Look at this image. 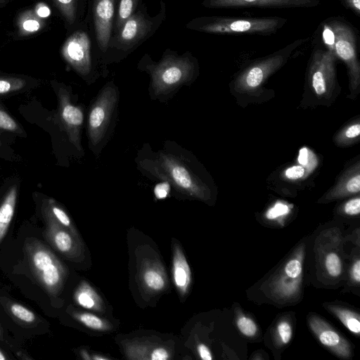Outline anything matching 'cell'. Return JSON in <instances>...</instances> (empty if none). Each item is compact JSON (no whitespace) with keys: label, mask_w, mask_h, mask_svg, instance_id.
<instances>
[{"label":"cell","mask_w":360,"mask_h":360,"mask_svg":"<svg viewBox=\"0 0 360 360\" xmlns=\"http://www.w3.org/2000/svg\"><path fill=\"white\" fill-rule=\"evenodd\" d=\"M135 162L143 174L168 183L178 193L200 200L210 198L209 185L199 162L175 142L167 141L157 151L146 143L139 150Z\"/></svg>","instance_id":"1"},{"label":"cell","mask_w":360,"mask_h":360,"mask_svg":"<svg viewBox=\"0 0 360 360\" xmlns=\"http://www.w3.org/2000/svg\"><path fill=\"white\" fill-rule=\"evenodd\" d=\"M138 68L150 75V97L162 101L169 98L180 87L192 83L199 73L198 60L191 52L179 55L169 49L158 62H154L146 53Z\"/></svg>","instance_id":"2"},{"label":"cell","mask_w":360,"mask_h":360,"mask_svg":"<svg viewBox=\"0 0 360 360\" xmlns=\"http://www.w3.org/2000/svg\"><path fill=\"white\" fill-rule=\"evenodd\" d=\"M314 43L330 50L346 65L351 93L356 94L360 84L359 34L357 29L342 16H330L318 25Z\"/></svg>","instance_id":"3"},{"label":"cell","mask_w":360,"mask_h":360,"mask_svg":"<svg viewBox=\"0 0 360 360\" xmlns=\"http://www.w3.org/2000/svg\"><path fill=\"white\" fill-rule=\"evenodd\" d=\"M286 22V18L278 16L212 15L193 18L186 27L189 30L213 34L269 36L276 34Z\"/></svg>","instance_id":"4"},{"label":"cell","mask_w":360,"mask_h":360,"mask_svg":"<svg viewBox=\"0 0 360 360\" xmlns=\"http://www.w3.org/2000/svg\"><path fill=\"white\" fill-rule=\"evenodd\" d=\"M118 101V89L113 82H110L91 104L86 134L89 148L95 155L100 153L115 128Z\"/></svg>","instance_id":"5"},{"label":"cell","mask_w":360,"mask_h":360,"mask_svg":"<svg viewBox=\"0 0 360 360\" xmlns=\"http://www.w3.org/2000/svg\"><path fill=\"white\" fill-rule=\"evenodd\" d=\"M307 41V38L297 39L267 56L253 60L238 72L234 81L235 89L242 92L257 90Z\"/></svg>","instance_id":"6"},{"label":"cell","mask_w":360,"mask_h":360,"mask_svg":"<svg viewBox=\"0 0 360 360\" xmlns=\"http://www.w3.org/2000/svg\"><path fill=\"white\" fill-rule=\"evenodd\" d=\"M165 18L166 5L163 1L160 12L153 17L149 16L142 7L110 37L108 47L123 52L133 51L155 33Z\"/></svg>","instance_id":"7"},{"label":"cell","mask_w":360,"mask_h":360,"mask_svg":"<svg viewBox=\"0 0 360 360\" xmlns=\"http://www.w3.org/2000/svg\"><path fill=\"white\" fill-rule=\"evenodd\" d=\"M337 59L330 50L314 43L307 79L311 89L319 98H328L335 89Z\"/></svg>","instance_id":"8"},{"label":"cell","mask_w":360,"mask_h":360,"mask_svg":"<svg viewBox=\"0 0 360 360\" xmlns=\"http://www.w3.org/2000/svg\"><path fill=\"white\" fill-rule=\"evenodd\" d=\"M61 53L64 59L81 76L91 75L93 70L91 41L86 32L78 30L71 34L63 44Z\"/></svg>","instance_id":"9"},{"label":"cell","mask_w":360,"mask_h":360,"mask_svg":"<svg viewBox=\"0 0 360 360\" xmlns=\"http://www.w3.org/2000/svg\"><path fill=\"white\" fill-rule=\"evenodd\" d=\"M59 120L68 136L70 143L79 151H82L81 130L84 122L83 110L80 106L74 105L69 92L64 88L58 91Z\"/></svg>","instance_id":"10"},{"label":"cell","mask_w":360,"mask_h":360,"mask_svg":"<svg viewBox=\"0 0 360 360\" xmlns=\"http://www.w3.org/2000/svg\"><path fill=\"white\" fill-rule=\"evenodd\" d=\"M320 0H203L202 6L207 8H314Z\"/></svg>","instance_id":"11"},{"label":"cell","mask_w":360,"mask_h":360,"mask_svg":"<svg viewBox=\"0 0 360 360\" xmlns=\"http://www.w3.org/2000/svg\"><path fill=\"white\" fill-rule=\"evenodd\" d=\"M32 263L40 280L49 290H55L63 281V270L51 252L44 248L36 250L32 255Z\"/></svg>","instance_id":"12"},{"label":"cell","mask_w":360,"mask_h":360,"mask_svg":"<svg viewBox=\"0 0 360 360\" xmlns=\"http://www.w3.org/2000/svg\"><path fill=\"white\" fill-rule=\"evenodd\" d=\"M115 0H93L92 13L96 38L102 51L108 49L115 15Z\"/></svg>","instance_id":"13"},{"label":"cell","mask_w":360,"mask_h":360,"mask_svg":"<svg viewBox=\"0 0 360 360\" xmlns=\"http://www.w3.org/2000/svg\"><path fill=\"white\" fill-rule=\"evenodd\" d=\"M311 330L320 342L339 356L348 358L351 348L348 342L336 332L328 323L316 316L309 319Z\"/></svg>","instance_id":"14"},{"label":"cell","mask_w":360,"mask_h":360,"mask_svg":"<svg viewBox=\"0 0 360 360\" xmlns=\"http://www.w3.org/2000/svg\"><path fill=\"white\" fill-rule=\"evenodd\" d=\"M302 255L289 259L277 276L274 290L281 297H290L298 290L302 273Z\"/></svg>","instance_id":"15"},{"label":"cell","mask_w":360,"mask_h":360,"mask_svg":"<svg viewBox=\"0 0 360 360\" xmlns=\"http://www.w3.org/2000/svg\"><path fill=\"white\" fill-rule=\"evenodd\" d=\"M359 162L348 169L338 183L324 195L323 199L333 200L357 195L360 191Z\"/></svg>","instance_id":"16"},{"label":"cell","mask_w":360,"mask_h":360,"mask_svg":"<svg viewBox=\"0 0 360 360\" xmlns=\"http://www.w3.org/2000/svg\"><path fill=\"white\" fill-rule=\"evenodd\" d=\"M173 280L175 286L181 295L187 293L191 281V273L186 259L178 245L174 248Z\"/></svg>","instance_id":"17"},{"label":"cell","mask_w":360,"mask_h":360,"mask_svg":"<svg viewBox=\"0 0 360 360\" xmlns=\"http://www.w3.org/2000/svg\"><path fill=\"white\" fill-rule=\"evenodd\" d=\"M143 285L150 292H160L165 288L167 278L163 269L155 262H147L141 272Z\"/></svg>","instance_id":"18"},{"label":"cell","mask_w":360,"mask_h":360,"mask_svg":"<svg viewBox=\"0 0 360 360\" xmlns=\"http://www.w3.org/2000/svg\"><path fill=\"white\" fill-rule=\"evenodd\" d=\"M17 199V188L12 186L0 205V242L6 233L12 220Z\"/></svg>","instance_id":"19"},{"label":"cell","mask_w":360,"mask_h":360,"mask_svg":"<svg viewBox=\"0 0 360 360\" xmlns=\"http://www.w3.org/2000/svg\"><path fill=\"white\" fill-rule=\"evenodd\" d=\"M75 298L82 307L96 311L103 310V303L100 296L88 283L84 282L77 290Z\"/></svg>","instance_id":"20"},{"label":"cell","mask_w":360,"mask_h":360,"mask_svg":"<svg viewBox=\"0 0 360 360\" xmlns=\"http://www.w3.org/2000/svg\"><path fill=\"white\" fill-rule=\"evenodd\" d=\"M44 25L42 18H39L33 11L22 13L18 21V33L26 36L39 31Z\"/></svg>","instance_id":"21"},{"label":"cell","mask_w":360,"mask_h":360,"mask_svg":"<svg viewBox=\"0 0 360 360\" xmlns=\"http://www.w3.org/2000/svg\"><path fill=\"white\" fill-rule=\"evenodd\" d=\"M330 310L341 321L344 326L352 333L359 335L360 333L359 316L357 314L339 307H331Z\"/></svg>","instance_id":"22"},{"label":"cell","mask_w":360,"mask_h":360,"mask_svg":"<svg viewBox=\"0 0 360 360\" xmlns=\"http://www.w3.org/2000/svg\"><path fill=\"white\" fill-rule=\"evenodd\" d=\"M138 2L139 0H120L115 22V32H117L123 23L134 13Z\"/></svg>","instance_id":"23"},{"label":"cell","mask_w":360,"mask_h":360,"mask_svg":"<svg viewBox=\"0 0 360 360\" xmlns=\"http://www.w3.org/2000/svg\"><path fill=\"white\" fill-rule=\"evenodd\" d=\"M53 242L57 249L64 253L70 255L76 248L72 236L63 229H58L53 233Z\"/></svg>","instance_id":"24"},{"label":"cell","mask_w":360,"mask_h":360,"mask_svg":"<svg viewBox=\"0 0 360 360\" xmlns=\"http://www.w3.org/2000/svg\"><path fill=\"white\" fill-rule=\"evenodd\" d=\"M77 320L89 328L95 330H108L110 324L105 320L90 313H79L75 315Z\"/></svg>","instance_id":"25"},{"label":"cell","mask_w":360,"mask_h":360,"mask_svg":"<svg viewBox=\"0 0 360 360\" xmlns=\"http://www.w3.org/2000/svg\"><path fill=\"white\" fill-rule=\"evenodd\" d=\"M65 20L72 24L77 15V0H53Z\"/></svg>","instance_id":"26"},{"label":"cell","mask_w":360,"mask_h":360,"mask_svg":"<svg viewBox=\"0 0 360 360\" xmlns=\"http://www.w3.org/2000/svg\"><path fill=\"white\" fill-rule=\"evenodd\" d=\"M25 80L16 77H0V94H5L23 88Z\"/></svg>","instance_id":"27"},{"label":"cell","mask_w":360,"mask_h":360,"mask_svg":"<svg viewBox=\"0 0 360 360\" xmlns=\"http://www.w3.org/2000/svg\"><path fill=\"white\" fill-rule=\"evenodd\" d=\"M360 134V124L357 122L356 123L351 124L348 127L344 129L336 138L337 143L341 144L349 143L357 139Z\"/></svg>","instance_id":"28"},{"label":"cell","mask_w":360,"mask_h":360,"mask_svg":"<svg viewBox=\"0 0 360 360\" xmlns=\"http://www.w3.org/2000/svg\"><path fill=\"white\" fill-rule=\"evenodd\" d=\"M236 324L240 333L246 337H253L257 332V326L255 321L245 315L238 316Z\"/></svg>","instance_id":"29"},{"label":"cell","mask_w":360,"mask_h":360,"mask_svg":"<svg viewBox=\"0 0 360 360\" xmlns=\"http://www.w3.org/2000/svg\"><path fill=\"white\" fill-rule=\"evenodd\" d=\"M325 266L328 273L333 277H338L342 272V263L339 256L330 252L326 257Z\"/></svg>","instance_id":"30"},{"label":"cell","mask_w":360,"mask_h":360,"mask_svg":"<svg viewBox=\"0 0 360 360\" xmlns=\"http://www.w3.org/2000/svg\"><path fill=\"white\" fill-rule=\"evenodd\" d=\"M13 314L21 321L30 323L35 319L34 314L29 309L19 304H13L11 307Z\"/></svg>","instance_id":"31"},{"label":"cell","mask_w":360,"mask_h":360,"mask_svg":"<svg viewBox=\"0 0 360 360\" xmlns=\"http://www.w3.org/2000/svg\"><path fill=\"white\" fill-rule=\"evenodd\" d=\"M277 333L283 344H288L292 338V330L290 324L286 321H281L277 326Z\"/></svg>","instance_id":"32"},{"label":"cell","mask_w":360,"mask_h":360,"mask_svg":"<svg viewBox=\"0 0 360 360\" xmlns=\"http://www.w3.org/2000/svg\"><path fill=\"white\" fill-rule=\"evenodd\" d=\"M288 212L289 207L287 205L278 202L267 211L266 217L269 219H274L285 215Z\"/></svg>","instance_id":"33"},{"label":"cell","mask_w":360,"mask_h":360,"mask_svg":"<svg viewBox=\"0 0 360 360\" xmlns=\"http://www.w3.org/2000/svg\"><path fill=\"white\" fill-rule=\"evenodd\" d=\"M18 128L15 121L7 112L0 110V129L15 131Z\"/></svg>","instance_id":"34"},{"label":"cell","mask_w":360,"mask_h":360,"mask_svg":"<svg viewBox=\"0 0 360 360\" xmlns=\"http://www.w3.org/2000/svg\"><path fill=\"white\" fill-rule=\"evenodd\" d=\"M51 208L53 214L61 224L66 227L72 228L70 219L63 209L56 205H51Z\"/></svg>","instance_id":"35"},{"label":"cell","mask_w":360,"mask_h":360,"mask_svg":"<svg viewBox=\"0 0 360 360\" xmlns=\"http://www.w3.org/2000/svg\"><path fill=\"white\" fill-rule=\"evenodd\" d=\"M307 169L302 165H294L285 172V176L289 179L297 180L304 176Z\"/></svg>","instance_id":"36"},{"label":"cell","mask_w":360,"mask_h":360,"mask_svg":"<svg viewBox=\"0 0 360 360\" xmlns=\"http://www.w3.org/2000/svg\"><path fill=\"white\" fill-rule=\"evenodd\" d=\"M345 213L349 215H358L360 212V198L359 196L348 200L343 207Z\"/></svg>","instance_id":"37"},{"label":"cell","mask_w":360,"mask_h":360,"mask_svg":"<svg viewBox=\"0 0 360 360\" xmlns=\"http://www.w3.org/2000/svg\"><path fill=\"white\" fill-rule=\"evenodd\" d=\"M170 358V353L165 347H155L152 351L150 359L167 360Z\"/></svg>","instance_id":"38"},{"label":"cell","mask_w":360,"mask_h":360,"mask_svg":"<svg viewBox=\"0 0 360 360\" xmlns=\"http://www.w3.org/2000/svg\"><path fill=\"white\" fill-rule=\"evenodd\" d=\"M170 190L171 186L168 183L161 181V183L155 186L154 188V193L158 199H164L168 195Z\"/></svg>","instance_id":"39"},{"label":"cell","mask_w":360,"mask_h":360,"mask_svg":"<svg viewBox=\"0 0 360 360\" xmlns=\"http://www.w3.org/2000/svg\"><path fill=\"white\" fill-rule=\"evenodd\" d=\"M342 6L352 12L358 18L360 17V0H340Z\"/></svg>","instance_id":"40"},{"label":"cell","mask_w":360,"mask_h":360,"mask_svg":"<svg viewBox=\"0 0 360 360\" xmlns=\"http://www.w3.org/2000/svg\"><path fill=\"white\" fill-rule=\"evenodd\" d=\"M197 350L200 357L203 360H212V355L210 349L204 344H199Z\"/></svg>","instance_id":"41"},{"label":"cell","mask_w":360,"mask_h":360,"mask_svg":"<svg viewBox=\"0 0 360 360\" xmlns=\"http://www.w3.org/2000/svg\"><path fill=\"white\" fill-rule=\"evenodd\" d=\"M35 13L39 18H45L51 15V10L47 5L40 3L36 6Z\"/></svg>","instance_id":"42"},{"label":"cell","mask_w":360,"mask_h":360,"mask_svg":"<svg viewBox=\"0 0 360 360\" xmlns=\"http://www.w3.org/2000/svg\"><path fill=\"white\" fill-rule=\"evenodd\" d=\"M352 276L353 279L356 282L360 281V261L357 259L353 264L352 269Z\"/></svg>","instance_id":"43"},{"label":"cell","mask_w":360,"mask_h":360,"mask_svg":"<svg viewBox=\"0 0 360 360\" xmlns=\"http://www.w3.org/2000/svg\"><path fill=\"white\" fill-rule=\"evenodd\" d=\"M82 356L84 359H90V356H89V354L86 352H82Z\"/></svg>","instance_id":"44"},{"label":"cell","mask_w":360,"mask_h":360,"mask_svg":"<svg viewBox=\"0 0 360 360\" xmlns=\"http://www.w3.org/2000/svg\"><path fill=\"white\" fill-rule=\"evenodd\" d=\"M93 359H96V360H106V359H108V358L102 357V356H94L93 357Z\"/></svg>","instance_id":"45"},{"label":"cell","mask_w":360,"mask_h":360,"mask_svg":"<svg viewBox=\"0 0 360 360\" xmlns=\"http://www.w3.org/2000/svg\"><path fill=\"white\" fill-rule=\"evenodd\" d=\"M6 357L3 354V353L0 351V360H5Z\"/></svg>","instance_id":"46"},{"label":"cell","mask_w":360,"mask_h":360,"mask_svg":"<svg viewBox=\"0 0 360 360\" xmlns=\"http://www.w3.org/2000/svg\"><path fill=\"white\" fill-rule=\"evenodd\" d=\"M1 1V0H0Z\"/></svg>","instance_id":"47"}]
</instances>
